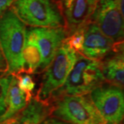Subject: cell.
Listing matches in <instances>:
<instances>
[{
    "label": "cell",
    "mask_w": 124,
    "mask_h": 124,
    "mask_svg": "<svg viewBox=\"0 0 124 124\" xmlns=\"http://www.w3.org/2000/svg\"><path fill=\"white\" fill-rule=\"evenodd\" d=\"M76 58V52L63 42L53 61L44 71L42 82L35 96L38 100L49 102L53 93L63 85L73 69Z\"/></svg>",
    "instance_id": "5b68a950"
},
{
    "label": "cell",
    "mask_w": 124,
    "mask_h": 124,
    "mask_svg": "<svg viewBox=\"0 0 124 124\" xmlns=\"http://www.w3.org/2000/svg\"></svg>",
    "instance_id": "603a6c76"
},
{
    "label": "cell",
    "mask_w": 124,
    "mask_h": 124,
    "mask_svg": "<svg viewBox=\"0 0 124 124\" xmlns=\"http://www.w3.org/2000/svg\"><path fill=\"white\" fill-rule=\"evenodd\" d=\"M32 96V94L24 93L19 89L16 76L12 75L7 96V109L4 115L0 117V123L16 116L28 106Z\"/></svg>",
    "instance_id": "4fadbf2b"
},
{
    "label": "cell",
    "mask_w": 124,
    "mask_h": 124,
    "mask_svg": "<svg viewBox=\"0 0 124 124\" xmlns=\"http://www.w3.org/2000/svg\"><path fill=\"white\" fill-rule=\"evenodd\" d=\"M90 20L115 43H123V15L118 10L115 0H98Z\"/></svg>",
    "instance_id": "52a82bcc"
},
{
    "label": "cell",
    "mask_w": 124,
    "mask_h": 124,
    "mask_svg": "<svg viewBox=\"0 0 124 124\" xmlns=\"http://www.w3.org/2000/svg\"><path fill=\"white\" fill-rule=\"evenodd\" d=\"M51 115L70 124H106L89 94L62 96L49 101Z\"/></svg>",
    "instance_id": "3957f363"
},
{
    "label": "cell",
    "mask_w": 124,
    "mask_h": 124,
    "mask_svg": "<svg viewBox=\"0 0 124 124\" xmlns=\"http://www.w3.org/2000/svg\"><path fill=\"white\" fill-rule=\"evenodd\" d=\"M103 82L105 79L101 71V61L91 60L77 53L73 69L63 85L52 95L50 101L62 96L89 94Z\"/></svg>",
    "instance_id": "7a4b0ae2"
},
{
    "label": "cell",
    "mask_w": 124,
    "mask_h": 124,
    "mask_svg": "<svg viewBox=\"0 0 124 124\" xmlns=\"http://www.w3.org/2000/svg\"><path fill=\"white\" fill-rule=\"evenodd\" d=\"M5 74H7V73H2V72H0V78L2 76H4Z\"/></svg>",
    "instance_id": "7402d4cb"
},
{
    "label": "cell",
    "mask_w": 124,
    "mask_h": 124,
    "mask_svg": "<svg viewBox=\"0 0 124 124\" xmlns=\"http://www.w3.org/2000/svg\"><path fill=\"white\" fill-rule=\"evenodd\" d=\"M11 9L25 25L32 28L64 27L54 0H15Z\"/></svg>",
    "instance_id": "277c9868"
},
{
    "label": "cell",
    "mask_w": 124,
    "mask_h": 124,
    "mask_svg": "<svg viewBox=\"0 0 124 124\" xmlns=\"http://www.w3.org/2000/svg\"><path fill=\"white\" fill-rule=\"evenodd\" d=\"M114 55L101 61V71L105 81L123 89L124 84V57L123 43L116 45Z\"/></svg>",
    "instance_id": "7c38bea8"
},
{
    "label": "cell",
    "mask_w": 124,
    "mask_h": 124,
    "mask_svg": "<svg viewBox=\"0 0 124 124\" xmlns=\"http://www.w3.org/2000/svg\"><path fill=\"white\" fill-rule=\"evenodd\" d=\"M25 37L26 25L10 7L0 16V45L8 65L7 74L16 76L23 71Z\"/></svg>",
    "instance_id": "6da1fadb"
},
{
    "label": "cell",
    "mask_w": 124,
    "mask_h": 124,
    "mask_svg": "<svg viewBox=\"0 0 124 124\" xmlns=\"http://www.w3.org/2000/svg\"><path fill=\"white\" fill-rule=\"evenodd\" d=\"M89 96L106 124H123V89L103 82L89 93Z\"/></svg>",
    "instance_id": "8992f818"
},
{
    "label": "cell",
    "mask_w": 124,
    "mask_h": 124,
    "mask_svg": "<svg viewBox=\"0 0 124 124\" xmlns=\"http://www.w3.org/2000/svg\"><path fill=\"white\" fill-rule=\"evenodd\" d=\"M64 19L68 36L90 21L98 0H54Z\"/></svg>",
    "instance_id": "9c48e42d"
},
{
    "label": "cell",
    "mask_w": 124,
    "mask_h": 124,
    "mask_svg": "<svg viewBox=\"0 0 124 124\" xmlns=\"http://www.w3.org/2000/svg\"><path fill=\"white\" fill-rule=\"evenodd\" d=\"M117 44L105 36L98 25L90 20L85 25L84 41L80 54L91 60L101 61L114 51Z\"/></svg>",
    "instance_id": "30bf717a"
},
{
    "label": "cell",
    "mask_w": 124,
    "mask_h": 124,
    "mask_svg": "<svg viewBox=\"0 0 124 124\" xmlns=\"http://www.w3.org/2000/svg\"><path fill=\"white\" fill-rule=\"evenodd\" d=\"M84 30H85V26L78 29L73 33L68 36L64 40V43L67 44L76 53H80L81 49H82L84 41Z\"/></svg>",
    "instance_id": "2e32d148"
},
{
    "label": "cell",
    "mask_w": 124,
    "mask_h": 124,
    "mask_svg": "<svg viewBox=\"0 0 124 124\" xmlns=\"http://www.w3.org/2000/svg\"><path fill=\"white\" fill-rule=\"evenodd\" d=\"M23 60L24 72L31 74L37 73L41 63L40 51L36 41L27 34L23 50Z\"/></svg>",
    "instance_id": "5bb4252c"
},
{
    "label": "cell",
    "mask_w": 124,
    "mask_h": 124,
    "mask_svg": "<svg viewBox=\"0 0 124 124\" xmlns=\"http://www.w3.org/2000/svg\"><path fill=\"white\" fill-rule=\"evenodd\" d=\"M115 1L119 11L121 12V14L123 15V0H115Z\"/></svg>",
    "instance_id": "44dd1931"
},
{
    "label": "cell",
    "mask_w": 124,
    "mask_h": 124,
    "mask_svg": "<svg viewBox=\"0 0 124 124\" xmlns=\"http://www.w3.org/2000/svg\"><path fill=\"white\" fill-rule=\"evenodd\" d=\"M7 71H8V65H7L6 58H5L1 45H0V72L7 73Z\"/></svg>",
    "instance_id": "ac0fdd59"
},
{
    "label": "cell",
    "mask_w": 124,
    "mask_h": 124,
    "mask_svg": "<svg viewBox=\"0 0 124 124\" xmlns=\"http://www.w3.org/2000/svg\"><path fill=\"white\" fill-rule=\"evenodd\" d=\"M26 34L36 41L41 54V63L36 73L44 72L55 56L56 51L68 36L64 27L60 28H29Z\"/></svg>",
    "instance_id": "ba28073f"
},
{
    "label": "cell",
    "mask_w": 124,
    "mask_h": 124,
    "mask_svg": "<svg viewBox=\"0 0 124 124\" xmlns=\"http://www.w3.org/2000/svg\"><path fill=\"white\" fill-rule=\"evenodd\" d=\"M39 124H70V123L64 122V121L58 119L56 118H54L53 116H48L46 118H44Z\"/></svg>",
    "instance_id": "d6986e66"
},
{
    "label": "cell",
    "mask_w": 124,
    "mask_h": 124,
    "mask_svg": "<svg viewBox=\"0 0 124 124\" xmlns=\"http://www.w3.org/2000/svg\"><path fill=\"white\" fill-rule=\"evenodd\" d=\"M51 115V104L32 96L28 106L16 116L0 124H39Z\"/></svg>",
    "instance_id": "8fae6325"
},
{
    "label": "cell",
    "mask_w": 124,
    "mask_h": 124,
    "mask_svg": "<svg viewBox=\"0 0 124 124\" xmlns=\"http://www.w3.org/2000/svg\"><path fill=\"white\" fill-rule=\"evenodd\" d=\"M12 74H5L0 78V117H2L7 109V96Z\"/></svg>",
    "instance_id": "9a60e30c"
},
{
    "label": "cell",
    "mask_w": 124,
    "mask_h": 124,
    "mask_svg": "<svg viewBox=\"0 0 124 124\" xmlns=\"http://www.w3.org/2000/svg\"><path fill=\"white\" fill-rule=\"evenodd\" d=\"M17 80H18V85L19 89L23 91L24 93L32 94V91L36 87V82L34 81L33 77L31 73L27 72H21L16 75Z\"/></svg>",
    "instance_id": "e0dca14e"
},
{
    "label": "cell",
    "mask_w": 124,
    "mask_h": 124,
    "mask_svg": "<svg viewBox=\"0 0 124 124\" xmlns=\"http://www.w3.org/2000/svg\"><path fill=\"white\" fill-rule=\"evenodd\" d=\"M14 1L15 0H0V16L11 7Z\"/></svg>",
    "instance_id": "ffe728a7"
}]
</instances>
